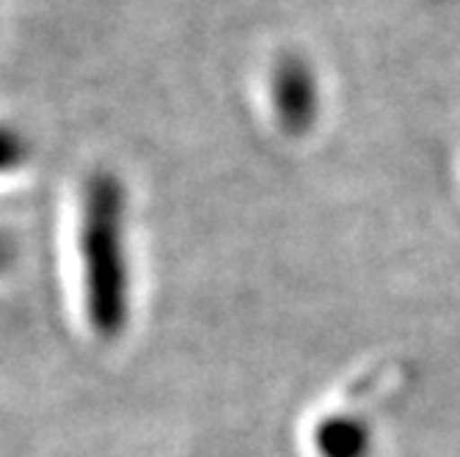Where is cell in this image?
Listing matches in <instances>:
<instances>
[{"instance_id": "2", "label": "cell", "mask_w": 460, "mask_h": 457, "mask_svg": "<svg viewBox=\"0 0 460 457\" xmlns=\"http://www.w3.org/2000/svg\"><path fill=\"white\" fill-rule=\"evenodd\" d=\"M270 105L276 124L292 138L312 133L320 119V83L317 72L304 56L287 53L270 72Z\"/></svg>"}, {"instance_id": "1", "label": "cell", "mask_w": 460, "mask_h": 457, "mask_svg": "<svg viewBox=\"0 0 460 457\" xmlns=\"http://www.w3.org/2000/svg\"><path fill=\"white\" fill-rule=\"evenodd\" d=\"M83 303L97 337L113 339L130 322V257L124 232V188L113 174H94L80 213Z\"/></svg>"}, {"instance_id": "4", "label": "cell", "mask_w": 460, "mask_h": 457, "mask_svg": "<svg viewBox=\"0 0 460 457\" xmlns=\"http://www.w3.org/2000/svg\"><path fill=\"white\" fill-rule=\"evenodd\" d=\"M25 154H28V146L22 136L9 127H0V174L20 169Z\"/></svg>"}, {"instance_id": "3", "label": "cell", "mask_w": 460, "mask_h": 457, "mask_svg": "<svg viewBox=\"0 0 460 457\" xmlns=\"http://www.w3.org/2000/svg\"><path fill=\"white\" fill-rule=\"evenodd\" d=\"M314 449L320 457H369L372 430L350 413H333L317 422Z\"/></svg>"}, {"instance_id": "5", "label": "cell", "mask_w": 460, "mask_h": 457, "mask_svg": "<svg viewBox=\"0 0 460 457\" xmlns=\"http://www.w3.org/2000/svg\"><path fill=\"white\" fill-rule=\"evenodd\" d=\"M14 257H17V245L14 240L6 234V232H0V273L9 270L14 265Z\"/></svg>"}]
</instances>
